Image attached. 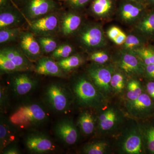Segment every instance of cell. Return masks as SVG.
I'll use <instances>...</instances> for the list:
<instances>
[{
    "label": "cell",
    "mask_w": 154,
    "mask_h": 154,
    "mask_svg": "<svg viewBox=\"0 0 154 154\" xmlns=\"http://www.w3.org/2000/svg\"><path fill=\"white\" fill-rule=\"evenodd\" d=\"M73 91L80 106L99 108L105 103V96L98 90L89 77L80 75L76 78Z\"/></svg>",
    "instance_id": "1"
},
{
    "label": "cell",
    "mask_w": 154,
    "mask_h": 154,
    "mask_svg": "<svg viewBox=\"0 0 154 154\" xmlns=\"http://www.w3.org/2000/svg\"><path fill=\"white\" fill-rule=\"evenodd\" d=\"M47 113L36 104L23 105L10 116L11 123L21 128L40 124L46 120Z\"/></svg>",
    "instance_id": "2"
},
{
    "label": "cell",
    "mask_w": 154,
    "mask_h": 154,
    "mask_svg": "<svg viewBox=\"0 0 154 154\" xmlns=\"http://www.w3.org/2000/svg\"><path fill=\"white\" fill-rule=\"evenodd\" d=\"M113 61L115 66L127 76H140L145 73V65L131 51H119L113 56Z\"/></svg>",
    "instance_id": "3"
},
{
    "label": "cell",
    "mask_w": 154,
    "mask_h": 154,
    "mask_svg": "<svg viewBox=\"0 0 154 154\" xmlns=\"http://www.w3.org/2000/svg\"><path fill=\"white\" fill-rule=\"evenodd\" d=\"M79 41L85 49L97 50L105 47L107 39L101 25L97 24L86 25L80 30L78 36Z\"/></svg>",
    "instance_id": "4"
},
{
    "label": "cell",
    "mask_w": 154,
    "mask_h": 154,
    "mask_svg": "<svg viewBox=\"0 0 154 154\" xmlns=\"http://www.w3.org/2000/svg\"><path fill=\"white\" fill-rule=\"evenodd\" d=\"M114 72L115 68L113 66L95 63L88 68V75L98 90L105 97L108 96L112 91L110 81Z\"/></svg>",
    "instance_id": "5"
},
{
    "label": "cell",
    "mask_w": 154,
    "mask_h": 154,
    "mask_svg": "<svg viewBox=\"0 0 154 154\" xmlns=\"http://www.w3.org/2000/svg\"><path fill=\"white\" fill-rule=\"evenodd\" d=\"M30 31L39 36H49L57 33L60 26V21L57 14L51 13L29 22Z\"/></svg>",
    "instance_id": "6"
},
{
    "label": "cell",
    "mask_w": 154,
    "mask_h": 154,
    "mask_svg": "<svg viewBox=\"0 0 154 154\" xmlns=\"http://www.w3.org/2000/svg\"><path fill=\"white\" fill-rule=\"evenodd\" d=\"M122 22L128 25L137 24L145 15L144 5L129 0H122L117 10Z\"/></svg>",
    "instance_id": "7"
},
{
    "label": "cell",
    "mask_w": 154,
    "mask_h": 154,
    "mask_svg": "<svg viewBox=\"0 0 154 154\" xmlns=\"http://www.w3.org/2000/svg\"><path fill=\"white\" fill-rule=\"evenodd\" d=\"M45 98L50 106L56 111L64 112L70 105L68 94L66 89L60 85L53 84L48 88Z\"/></svg>",
    "instance_id": "8"
},
{
    "label": "cell",
    "mask_w": 154,
    "mask_h": 154,
    "mask_svg": "<svg viewBox=\"0 0 154 154\" xmlns=\"http://www.w3.org/2000/svg\"><path fill=\"white\" fill-rule=\"evenodd\" d=\"M56 8L53 0H25L24 12L30 22L53 13Z\"/></svg>",
    "instance_id": "9"
},
{
    "label": "cell",
    "mask_w": 154,
    "mask_h": 154,
    "mask_svg": "<svg viewBox=\"0 0 154 154\" xmlns=\"http://www.w3.org/2000/svg\"><path fill=\"white\" fill-rule=\"evenodd\" d=\"M123 135L120 145L122 153L140 154L143 152V134L139 128H131Z\"/></svg>",
    "instance_id": "10"
},
{
    "label": "cell",
    "mask_w": 154,
    "mask_h": 154,
    "mask_svg": "<svg viewBox=\"0 0 154 154\" xmlns=\"http://www.w3.org/2000/svg\"><path fill=\"white\" fill-rule=\"evenodd\" d=\"M128 113L137 118H143L149 115L154 106L150 96L143 93L134 101H128L126 103Z\"/></svg>",
    "instance_id": "11"
},
{
    "label": "cell",
    "mask_w": 154,
    "mask_h": 154,
    "mask_svg": "<svg viewBox=\"0 0 154 154\" xmlns=\"http://www.w3.org/2000/svg\"><path fill=\"white\" fill-rule=\"evenodd\" d=\"M55 132L57 137L66 144H74L79 139L78 128L70 119L61 120L56 125Z\"/></svg>",
    "instance_id": "12"
},
{
    "label": "cell",
    "mask_w": 154,
    "mask_h": 154,
    "mask_svg": "<svg viewBox=\"0 0 154 154\" xmlns=\"http://www.w3.org/2000/svg\"><path fill=\"white\" fill-rule=\"evenodd\" d=\"M122 119V116L117 109L113 107L107 108L99 115V131L104 133L112 131L120 124Z\"/></svg>",
    "instance_id": "13"
},
{
    "label": "cell",
    "mask_w": 154,
    "mask_h": 154,
    "mask_svg": "<svg viewBox=\"0 0 154 154\" xmlns=\"http://www.w3.org/2000/svg\"><path fill=\"white\" fill-rule=\"evenodd\" d=\"M32 32L21 33L19 36L20 47L25 55L30 60L34 61L38 58L42 50L38 40Z\"/></svg>",
    "instance_id": "14"
},
{
    "label": "cell",
    "mask_w": 154,
    "mask_h": 154,
    "mask_svg": "<svg viewBox=\"0 0 154 154\" xmlns=\"http://www.w3.org/2000/svg\"><path fill=\"white\" fill-rule=\"evenodd\" d=\"M26 145L30 151L43 153L52 151L55 149L54 145L48 138L43 135H30L27 137Z\"/></svg>",
    "instance_id": "15"
},
{
    "label": "cell",
    "mask_w": 154,
    "mask_h": 154,
    "mask_svg": "<svg viewBox=\"0 0 154 154\" xmlns=\"http://www.w3.org/2000/svg\"><path fill=\"white\" fill-rule=\"evenodd\" d=\"M23 16L16 8H12L9 5L1 8L0 30L17 27L23 21Z\"/></svg>",
    "instance_id": "16"
},
{
    "label": "cell",
    "mask_w": 154,
    "mask_h": 154,
    "mask_svg": "<svg viewBox=\"0 0 154 154\" xmlns=\"http://www.w3.org/2000/svg\"><path fill=\"white\" fill-rule=\"evenodd\" d=\"M38 74L64 77L63 71L57 62L49 57H42L38 60L35 69Z\"/></svg>",
    "instance_id": "17"
},
{
    "label": "cell",
    "mask_w": 154,
    "mask_h": 154,
    "mask_svg": "<svg viewBox=\"0 0 154 154\" xmlns=\"http://www.w3.org/2000/svg\"><path fill=\"white\" fill-rule=\"evenodd\" d=\"M82 21V17L76 12H70L65 14L60 21L62 33L66 36L73 34L80 28Z\"/></svg>",
    "instance_id": "18"
},
{
    "label": "cell",
    "mask_w": 154,
    "mask_h": 154,
    "mask_svg": "<svg viewBox=\"0 0 154 154\" xmlns=\"http://www.w3.org/2000/svg\"><path fill=\"white\" fill-rule=\"evenodd\" d=\"M36 85L35 80L26 73L17 75L14 77L12 82V87L14 92L20 96L28 94L33 90Z\"/></svg>",
    "instance_id": "19"
},
{
    "label": "cell",
    "mask_w": 154,
    "mask_h": 154,
    "mask_svg": "<svg viewBox=\"0 0 154 154\" xmlns=\"http://www.w3.org/2000/svg\"><path fill=\"white\" fill-rule=\"evenodd\" d=\"M3 54L20 69V71L29 70L31 65L29 59L24 54L13 47H7L1 50Z\"/></svg>",
    "instance_id": "20"
},
{
    "label": "cell",
    "mask_w": 154,
    "mask_h": 154,
    "mask_svg": "<svg viewBox=\"0 0 154 154\" xmlns=\"http://www.w3.org/2000/svg\"><path fill=\"white\" fill-rule=\"evenodd\" d=\"M115 7L114 0H93L91 9L95 17L105 19L112 14Z\"/></svg>",
    "instance_id": "21"
},
{
    "label": "cell",
    "mask_w": 154,
    "mask_h": 154,
    "mask_svg": "<svg viewBox=\"0 0 154 154\" xmlns=\"http://www.w3.org/2000/svg\"><path fill=\"white\" fill-rule=\"evenodd\" d=\"M136 25L135 29L138 34L143 37L154 35V12L144 15Z\"/></svg>",
    "instance_id": "22"
},
{
    "label": "cell",
    "mask_w": 154,
    "mask_h": 154,
    "mask_svg": "<svg viewBox=\"0 0 154 154\" xmlns=\"http://www.w3.org/2000/svg\"><path fill=\"white\" fill-rule=\"evenodd\" d=\"M78 122L80 129L84 134L90 135L94 132L95 120L93 116L88 111H84L81 113Z\"/></svg>",
    "instance_id": "23"
},
{
    "label": "cell",
    "mask_w": 154,
    "mask_h": 154,
    "mask_svg": "<svg viewBox=\"0 0 154 154\" xmlns=\"http://www.w3.org/2000/svg\"><path fill=\"white\" fill-rule=\"evenodd\" d=\"M84 62V59L81 55L75 54L60 60L57 63L63 71L68 72L77 68Z\"/></svg>",
    "instance_id": "24"
},
{
    "label": "cell",
    "mask_w": 154,
    "mask_h": 154,
    "mask_svg": "<svg viewBox=\"0 0 154 154\" xmlns=\"http://www.w3.org/2000/svg\"><path fill=\"white\" fill-rule=\"evenodd\" d=\"M144 37L140 34H130L127 35L126 40L122 45V49L127 51H132L144 46Z\"/></svg>",
    "instance_id": "25"
},
{
    "label": "cell",
    "mask_w": 154,
    "mask_h": 154,
    "mask_svg": "<svg viewBox=\"0 0 154 154\" xmlns=\"http://www.w3.org/2000/svg\"><path fill=\"white\" fill-rule=\"evenodd\" d=\"M110 145L105 141H98L88 143L84 147L83 152L87 154H106L108 151Z\"/></svg>",
    "instance_id": "26"
},
{
    "label": "cell",
    "mask_w": 154,
    "mask_h": 154,
    "mask_svg": "<svg viewBox=\"0 0 154 154\" xmlns=\"http://www.w3.org/2000/svg\"><path fill=\"white\" fill-rule=\"evenodd\" d=\"M143 94L140 83L136 79L130 80L127 85V97L128 101H134Z\"/></svg>",
    "instance_id": "27"
},
{
    "label": "cell",
    "mask_w": 154,
    "mask_h": 154,
    "mask_svg": "<svg viewBox=\"0 0 154 154\" xmlns=\"http://www.w3.org/2000/svg\"><path fill=\"white\" fill-rule=\"evenodd\" d=\"M141 60L145 66L154 64V50L143 46L131 51Z\"/></svg>",
    "instance_id": "28"
},
{
    "label": "cell",
    "mask_w": 154,
    "mask_h": 154,
    "mask_svg": "<svg viewBox=\"0 0 154 154\" xmlns=\"http://www.w3.org/2000/svg\"><path fill=\"white\" fill-rule=\"evenodd\" d=\"M21 30L18 27L4 28L0 30V43H8L14 41L21 34Z\"/></svg>",
    "instance_id": "29"
},
{
    "label": "cell",
    "mask_w": 154,
    "mask_h": 154,
    "mask_svg": "<svg viewBox=\"0 0 154 154\" xmlns=\"http://www.w3.org/2000/svg\"><path fill=\"white\" fill-rule=\"evenodd\" d=\"M37 40L40 45L42 51L45 53H52L58 47L57 42L51 36H39Z\"/></svg>",
    "instance_id": "30"
},
{
    "label": "cell",
    "mask_w": 154,
    "mask_h": 154,
    "mask_svg": "<svg viewBox=\"0 0 154 154\" xmlns=\"http://www.w3.org/2000/svg\"><path fill=\"white\" fill-rule=\"evenodd\" d=\"M125 75L121 72H114L111 81L110 86L115 93H121L125 86Z\"/></svg>",
    "instance_id": "31"
},
{
    "label": "cell",
    "mask_w": 154,
    "mask_h": 154,
    "mask_svg": "<svg viewBox=\"0 0 154 154\" xmlns=\"http://www.w3.org/2000/svg\"><path fill=\"white\" fill-rule=\"evenodd\" d=\"M9 128L7 125L1 122L0 125L1 149H3L14 139V136L12 135V133Z\"/></svg>",
    "instance_id": "32"
},
{
    "label": "cell",
    "mask_w": 154,
    "mask_h": 154,
    "mask_svg": "<svg viewBox=\"0 0 154 154\" xmlns=\"http://www.w3.org/2000/svg\"><path fill=\"white\" fill-rule=\"evenodd\" d=\"M74 51L73 48L70 45L63 44L58 46L52 53L51 56L56 59L61 60L70 56Z\"/></svg>",
    "instance_id": "33"
},
{
    "label": "cell",
    "mask_w": 154,
    "mask_h": 154,
    "mask_svg": "<svg viewBox=\"0 0 154 154\" xmlns=\"http://www.w3.org/2000/svg\"><path fill=\"white\" fill-rule=\"evenodd\" d=\"M89 59L95 63L104 65L109 61L110 56L105 51L96 50L91 53Z\"/></svg>",
    "instance_id": "34"
},
{
    "label": "cell",
    "mask_w": 154,
    "mask_h": 154,
    "mask_svg": "<svg viewBox=\"0 0 154 154\" xmlns=\"http://www.w3.org/2000/svg\"><path fill=\"white\" fill-rule=\"evenodd\" d=\"M0 69L5 72L20 71V69L10 59L0 52Z\"/></svg>",
    "instance_id": "35"
},
{
    "label": "cell",
    "mask_w": 154,
    "mask_h": 154,
    "mask_svg": "<svg viewBox=\"0 0 154 154\" xmlns=\"http://www.w3.org/2000/svg\"><path fill=\"white\" fill-rule=\"evenodd\" d=\"M143 135L148 150L151 153L154 154V127L147 128Z\"/></svg>",
    "instance_id": "36"
},
{
    "label": "cell",
    "mask_w": 154,
    "mask_h": 154,
    "mask_svg": "<svg viewBox=\"0 0 154 154\" xmlns=\"http://www.w3.org/2000/svg\"><path fill=\"white\" fill-rule=\"evenodd\" d=\"M92 0H68L67 5L74 11L85 8Z\"/></svg>",
    "instance_id": "37"
},
{
    "label": "cell",
    "mask_w": 154,
    "mask_h": 154,
    "mask_svg": "<svg viewBox=\"0 0 154 154\" xmlns=\"http://www.w3.org/2000/svg\"><path fill=\"white\" fill-rule=\"evenodd\" d=\"M122 30L116 26H113L110 27L107 31V35L108 38L113 41L117 36L120 34Z\"/></svg>",
    "instance_id": "38"
},
{
    "label": "cell",
    "mask_w": 154,
    "mask_h": 154,
    "mask_svg": "<svg viewBox=\"0 0 154 154\" xmlns=\"http://www.w3.org/2000/svg\"><path fill=\"white\" fill-rule=\"evenodd\" d=\"M127 35L123 31H122L120 34L113 41L117 45H122L126 40Z\"/></svg>",
    "instance_id": "39"
},
{
    "label": "cell",
    "mask_w": 154,
    "mask_h": 154,
    "mask_svg": "<svg viewBox=\"0 0 154 154\" xmlns=\"http://www.w3.org/2000/svg\"><path fill=\"white\" fill-rule=\"evenodd\" d=\"M145 73L149 78L154 79V64L146 66Z\"/></svg>",
    "instance_id": "40"
},
{
    "label": "cell",
    "mask_w": 154,
    "mask_h": 154,
    "mask_svg": "<svg viewBox=\"0 0 154 154\" xmlns=\"http://www.w3.org/2000/svg\"><path fill=\"white\" fill-rule=\"evenodd\" d=\"M146 89L149 96L154 100V82H150L148 83Z\"/></svg>",
    "instance_id": "41"
},
{
    "label": "cell",
    "mask_w": 154,
    "mask_h": 154,
    "mask_svg": "<svg viewBox=\"0 0 154 154\" xmlns=\"http://www.w3.org/2000/svg\"><path fill=\"white\" fill-rule=\"evenodd\" d=\"M19 149L15 147H12L10 148L5 150L3 154H19L20 153Z\"/></svg>",
    "instance_id": "42"
},
{
    "label": "cell",
    "mask_w": 154,
    "mask_h": 154,
    "mask_svg": "<svg viewBox=\"0 0 154 154\" xmlns=\"http://www.w3.org/2000/svg\"><path fill=\"white\" fill-rule=\"evenodd\" d=\"M9 1L12 2L11 0H0V6L1 8L5 7L9 4Z\"/></svg>",
    "instance_id": "43"
},
{
    "label": "cell",
    "mask_w": 154,
    "mask_h": 154,
    "mask_svg": "<svg viewBox=\"0 0 154 154\" xmlns=\"http://www.w3.org/2000/svg\"><path fill=\"white\" fill-rule=\"evenodd\" d=\"M129 1H132V2H135L140 3L144 5L146 0H129Z\"/></svg>",
    "instance_id": "44"
},
{
    "label": "cell",
    "mask_w": 154,
    "mask_h": 154,
    "mask_svg": "<svg viewBox=\"0 0 154 154\" xmlns=\"http://www.w3.org/2000/svg\"><path fill=\"white\" fill-rule=\"evenodd\" d=\"M149 2L154 4V0H148Z\"/></svg>",
    "instance_id": "45"
},
{
    "label": "cell",
    "mask_w": 154,
    "mask_h": 154,
    "mask_svg": "<svg viewBox=\"0 0 154 154\" xmlns=\"http://www.w3.org/2000/svg\"><path fill=\"white\" fill-rule=\"evenodd\" d=\"M67 1H68V0H67Z\"/></svg>",
    "instance_id": "46"
}]
</instances>
